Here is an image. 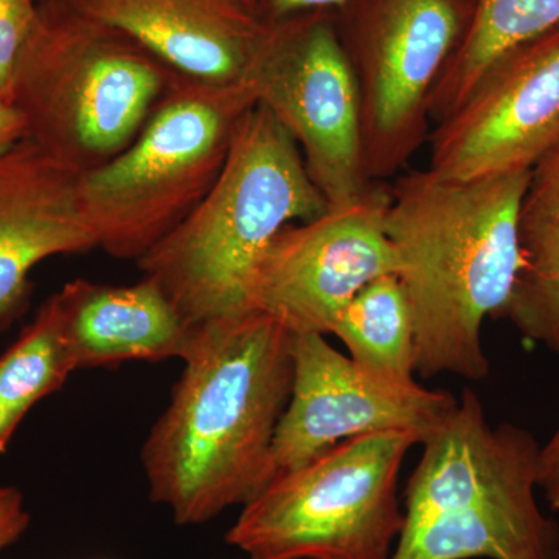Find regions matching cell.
<instances>
[{
  "instance_id": "cell-1",
  "label": "cell",
  "mask_w": 559,
  "mask_h": 559,
  "mask_svg": "<svg viewBox=\"0 0 559 559\" xmlns=\"http://www.w3.org/2000/svg\"><path fill=\"white\" fill-rule=\"evenodd\" d=\"M167 409L142 448L150 499L201 525L274 479L272 444L293 389L290 333L264 312L194 329Z\"/></svg>"
},
{
  "instance_id": "cell-2",
  "label": "cell",
  "mask_w": 559,
  "mask_h": 559,
  "mask_svg": "<svg viewBox=\"0 0 559 559\" xmlns=\"http://www.w3.org/2000/svg\"><path fill=\"white\" fill-rule=\"evenodd\" d=\"M530 171L448 180L428 170L400 176L385 231L409 297L417 373L488 377L487 318H502L520 271L518 216Z\"/></svg>"
},
{
  "instance_id": "cell-3",
  "label": "cell",
  "mask_w": 559,
  "mask_h": 559,
  "mask_svg": "<svg viewBox=\"0 0 559 559\" xmlns=\"http://www.w3.org/2000/svg\"><path fill=\"white\" fill-rule=\"evenodd\" d=\"M326 207L299 146L259 103L241 121L207 197L138 266L190 326L240 314L272 238Z\"/></svg>"
},
{
  "instance_id": "cell-4",
  "label": "cell",
  "mask_w": 559,
  "mask_h": 559,
  "mask_svg": "<svg viewBox=\"0 0 559 559\" xmlns=\"http://www.w3.org/2000/svg\"><path fill=\"white\" fill-rule=\"evenodd\" d=\"M182 80L127 33L50 0L39 3L9 100L25 139L81 176L123 153Z\"/></svg>"
},
{
  "instance_id": "cell-5",
  "label": "cell",
  "mask_w": 559,
  "mask_h": 559,
  "mask_svg": "<svg viewBox=\"0 0 559 559\" xmlns=\"http://www.w3.org/2000/svg\"><path fill=\"white\" fill-rule=\"evenodd\" d=\"M257 105L248 80L180 81L123 153L79 178L97 248L138 263L159 245L207 197Z\"/></svg>"
},
{
  "instance_id": "cell-6",
  "label": "cell",
  "mask_w": 559,
  "mask_h": 559,
  "mask_svg": "<svg viewBox=\"0 0 559 559\" xmlns=\"http://www.w3.org/2000/svg\"><path fill=\"white\" fill-rule=\"evenodd\" d=\"M415 444L412 433H371L277 474L226 543L249 559H392L406 524L400 471Z\"/></svg>"
},
{
  "instance_id": "cell-7",
  "label": "cell",
  "mask_w": 559,
  "mask_h": 559,
  "mask_svg": "<svg viewBox=\"0 0 559 559\" xmlns=\"http://www.w3.org/2000/svg\"><path fill=\"white\" fill-rule=\"evenodd\" d=\"M476 9L477 0H347L336 10L358 83L370 182H388L428 143L433 94Z\"/></svg>"
},
{
  "instance_id": "cell-8",
  "label": "cell",
  "mask_w": 559,
  "mask_h": 559,
  "mask_svg": "<svg viewBox=\"0 0 559 559\" xmlns=\"http://www.w3.org/2000/svg\"><path fill=\"white\" fill-rule=\"evenodd\" d=\"M246 80L299 146L326 204H344L369 189L358 83L342 47L336 10L266 24Z\"/></svg>"
},
{
  "instance_id": "cell-9",
  "label": "cell",
  "mask_w": 559,
  "mask_h": 559,
  "mask_svg": "<svg viewBox=\"0 0 559 559\" xmlns=\"http://www.w3.org/2000/svg\"><path fill=\"white\" fill-rule=\"evenodd\" d=\"M390 201L389 183L373 182L355 200L280 230L253 267L249 310L271 316L293 334H331L364 286L399 272L385 231Z\"/></svg>"
},
{
  "instance_id": "cell-10",
  "label": "cell",
  "mask_w": 559,
  "mask_h": 559,
  "mask_svg": "<svg viewBox=\"0 0 559 559\" xmlns=\"http://www.w3.org/2000/svg\"><path fill=\"white\" fill-rule=\"evenodd\" d=\"M440 179L530 171L559 148V25L498 55L429 134Z\"/></svg>"
},
{
  "instance_id": "cell-11",
  "label": "cell",
  "mask_w": 559,
  "mask_h": 559,
  "mask_svg": "<svg viewBox=\"0 0 559 559\" xmlns=\"http://www.w3.org/2000/svg\"><path fill=\"white\" fill-rule=\"evenodd\" d=\"M293 389L272 444L274 477L342 441L381 432L432 436L457 406L451 393L364 370L323 334L290 333Z\"/></svg>"
},
{
  "instance_id": "cell-12",
  "label": "cell",
  "mask_w": 559,
  "mask_h": 559,
  "mask_svg": "<svg viewBox=\"0 0 559 559\" xmlns=\"http://www.w3.org/2000/svg\"><path fill=\"white\" fill-rule=\"evenodd\" d=\"M79 178L28 139L0 156V325L20 310L33 267L97 248Z\"/></svg>"
},
{
  "instance_id": "cell-13",
  "label": "cell",
  "mask_w": 559,
  "mask_h": 559,
  "mask_svg": "<svg viewBox=\"0 0 559 559\" xmlns=\"http://www.w3.org/2000/svg\"><path fill=\"white\" fill-rule=\"evenodd\" d=\"M187 80L241 83L266 24L242 0H72Z\"/></svg>"
},
{
  "instance_id": "cell-14",
  "label": "cell",
  "mask_w": 559,
  "mask_h": 559,
  "mask_svg": "<svg viewBox=\"0 0 559 559\" xmlns=\"http://www.w3.org/2000/svg\"><path fill=\"white\" fill-rule=\"evenodd\" d=\"M51 299L79 370L183 359L197 329L146 277L128 286L75 280Z\"/></svg>"
},
{
  "instance_id": "cell-15",
  "label": "cell",
  "mask_w": 559,
  "mask_h": 559,
  "mask_svg": "<svg viewBox=\"0 0 559 559\" xmlns=\"http://www.w3.org/2000/svg\"><path fill=\"white\" fill-rule=\"evenodd\" d=\"M559 559V525L535 495L406 521L392 559Z\"/></svg>"
},
{
  "instance_id": "cell-16",
  "label": "cell",
  "mask_w": 559,
  "mask_h": 559,
  "mask_svg": "<svg viewBox=\"0 0 559 559\" xmlns=\"http://www.w3.org/2000/svg\"><path fill=\"white\" fill-rule=\"evenodd\" d=\"M520 271L502 318L559 355V148L530 176L518 216Z\"/></svg>"
},
{
  "instance_id": "cell-17",
  "label": "cell",
  "mask_w": 559,
  "mask_h": 559,
  "mask_svg": "<svg viewBox=\"0 0 559 559\" xmlns=\"http://www.w3.org/2000/svg\"><path fill=\"white\" fill-rule=\"evenodd\" d=\"M331 334L364 370L384 380L415 381V319L399 275H382L364 286L342 310Z\"/></svg>"
},
{
  "instance_id": "cell-18",
  "label": "cell",
  "mask_w": 559,
  "mask_h": 559,
  "mask_svg": "<svg viewBox=\"0 0 559 559\" xmlns=\"http://www.w3.org/2000/svg\"><path fill=\"white\" fill-rule=\"evenodd\" d=\"M76 369L53 299L0 356V455L28 412L58 392Z\"/></svg>"
},
{
  "instance_id": "cell-19",
  "label": "cell",
  "mask_w": 559,
  "mask_h": 559,
  "mask_svg": "<svg viewBox=\"0 0 559 559\" xmlns=\"http://www.w3.org/2000/svg\"><path fill=\"white\" fill-rule=\"evenodd\" d=\"M557 25L559 0H477L468 38L433 94L432 127L465 98L498 55Z\"/></svg>"
},
{
  "instance_id": "cell-20",
  "label": "cell",
  "mask_w": 559,
  "mask_h": 559,
  "mask_svg": "<svg viewBox=\"0 0 559 559\" xmlns=\"http://www.w3.org/2000/svg\"><path fill=\"white\" fill-rule=\"evenodd\" d=\"M36 0H0V95L9 98L17 62L38 22Z\"/></svg>"
},
{
  "instance_id": "cell-21",
  "label": "cell",
  "mask_w": 559,
  "mask_h": 559,
  "mask_svg": "<svg viewBox=\"0 0 559 559\" xmlns=\"http://www.w3.org/2000/svg\"><path fill=\"white\" fill-rule=\"evenodd\" d=\"M31 525L20 489L0 485V551L9 549L22 538Z\"/></svg>"
},
{
  "instance_id": "cell-22",
  "label": "cell",
  "mask_w": 559,
  "mask_h": 559,
  "mask_svg": "<svg viewBox=\"0 0 559 559\" xmlns=\"http://www.w3.org/2000/svg\"><path fill=\"white\" fill-rule=\"evenodd\" d=\"M347 0H250L253 13L264 24L314 10H340Z\"/></svg>"
},
{
  "instance_id": "cell-23",
  "label": "cell",
  "mask_w": 559,
  "mask_h": 559,
  "mask_svg": "<svg viewBox=\"0 0 559 559\" xmlns=\"http://www.w3.org/2000/svg\"><path fill=\"white\" fill-rule=\"evenodd\" d=\"M538 487L554 506L559 499V425L549 443L540 448Z\"/></svg>"
},
{
  "instance_id": "cell-24",
  "label": "cell",
  "mask_w": 559,
  "mask_h": 559,
  "mask_svg": "<svg viewBox=\"0 0 559 559\" xmlns=\"http://www.w3.org/2000/svg\"><path fill=\"white\" fill-rule=\"evenodd\" d=\"M25 139V121L13 103L0 95V156Z\"/></svg>"
},
{
  "instance_id": "cell-25",
  "label": "cell",
  "mask_w": 559,
  "mask_h": 559,
  "mask_svg": "<svg viewBox=\"0 0 559 559\" xmlns=\"http://www.w3.org/2000/svg\"><path fill=\"white\" fill-rule=\"evenodd\" d=\"M551 509L559 510V499L554 503V506H551Z\"/></svg>"
},
{
  "instance_id": "cell-26",
  "label": "cell",
  "mask_w": 559,
  "mask_h": 559,
  "mask_svg": "<svg viewBox=\"0 0 559 559\" xmlns=\"http://www.w3.org/2000/svg\"><path fill=\"white\" fill-rule=\"evenodd\" d=\"M38 3L50 2V0H36Z\"/></svg>"
},
{
  "instance_id": "cell-27",
  "label": "cell",
  "mask_w": 559,
  "mask_h": 559,
  "mask_svg": "<svg viewBox=\"0 0 559 559\" xmlns=\"http://www.w3.org/2000/svg\"><path fill=\"white\" fill-rule=\"evenodd\" d=\"M242 2L248 3V5L250 7V0H242ZM250 9H252V7H250Z\"/></svg>"
}]
</instances>
